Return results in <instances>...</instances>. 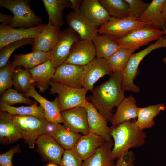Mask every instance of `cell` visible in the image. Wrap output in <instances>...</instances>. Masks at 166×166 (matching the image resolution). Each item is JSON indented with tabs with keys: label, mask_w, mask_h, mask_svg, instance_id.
I'll return each instance as SVG.
<instances>
[{
	"label": "cell",
	"mask_w": 166,
	"mask_h": 166,
	"mask_svg": "<svg viewBox=\"0 0 166 166\" xmlns=\"http://www.w3.org/2000/svg\"><path fill=\"white\" fill-rule=\"evenodd\" d=\"M122 81V71H114L108 80L92 92L91 102L108 121L110 122L113 115V109L125 98Z\"/></svg>",
	"instance_id": "cell-1"
},
{
	"label": "cell",
	"mask_w": 166,
	"mask_h": 166,
	"mask_svg": "<svg viewBox=\"0 0 166 166\" xmlns=\"http://www.w3.org/2000/svg\"><path fill=\"white\" fill-rule=\"evenodd\" d=\"M110 134L113 139L111 158L114 161L123 156L130 149L143 146L147 137L146 133L137 126L135 121H130L111 127Z\"/></svg>",
	"instance_id": "cell-2"
},
{
	"label": "cell",
	"mask_w": 166,
	"mask_h": 166,
	"mask_svg": "<svg viewBox=\"0 0 166 166\" xmlns=\"http://www.w3.org/2000/svg\"><path fill=\"white\" fill-rule=\"evenodd\" d=\"M13 121L29 147L33 149L39 137L50 132L52 124L45 118L33 116L13 115Z\"/></svg>",
	"instance_id": "cell-3"
},
{
	"label": "cell",
	"mask_w": 166,
	"mask_h": 166,
	"mask_svg": "<svg viewBox=\"0 0 166 166\" xmlns=\"http://www.w3.org/2000/svg\"><path fill=\"white\" fill-rule=\"evenodd\" d=\"M161 48H166V39L163 36L155 43L131 56L126 66L122 71V86L124 92L128 91L136 93L140 92V87L134 83V80L139 73V65L143 58L152 51Z\"/></svg>",
	"instance_id": "cell-4"
},
{
	"label": "cell",
	"mask_w": 166,
	"mask_h": 166,
	"mask_svg": "<svg viewBox=\"0 0 166 166\" xmlns=\"http://www.w3.org/2000/svg\"><path fill=\"white\" fill-rule=\"evenodd\" d=\"M0 6L9 10L13 15L10 26L29 28L41 25L42 18L36 15L28 0H0Z\"/></svg>",
	"instance_id": "cell-5"
},
{
	"label": "cell",
	"mask_w": 166,
	"mask_h": 166,
	"mask_svg": "<svg viewBox=\"0 0 166 166\" xmlns=\"http://www.w3.org/2000/svg\"><path fill=\"white\" fill-rule=\"evenodd\" d=\"M50 86V93L58 95L57 97L61 112L77 107H84L88 101L86 98L88 90L83 87H72L52 80Z\"/></svg>",
	"instance_id": "cell-6"
},
{
	"label": "cell",
	"mask_w": 166,
	"mask_h": 166,
	"mask_svg": "<svg viewBox=\"0 0 166 166\" xmlns=\"http://www.w3.org/2000/svg\"><path fill=\"white\" fill-rule=\"evenodd\" d=\"M164 35V30L145 25L124 37L114 41L121 48L135 51L152 41L158 40Z\"/></svg>",
	"instance_id": "cell-7"
},
{
	"label": "cell",
	"mask_w": 166,
	"mask_h": 166,
	"mask_svg": "<svg viewBox=\"0 0 166 166\" xmlns=\"http://www.w3.org/2000/svg\"><path fill=\"white\" fill-rule=\"evenodd\" d=\"M145 25L143 22L129 16L123 19L112 17L110 20L100 26L98 33L107 35L115 40L124 37Z\"/></svg>",
	"instance_id": "cell-8"
},
{
	"label": "cell",
	"mask_w": 166,
	"mask_h": 166,
	"mask_svg": "<svg viewBox=\"0 0 166 166\" xmlns=\"http://www.w3.org/2000/svg\"><path fill=\"white\" fill-rule=\"evenodd\" d=\"M79 38L78 34L69 28L61 31L58 40L50 51V60L56 68L66 61L74 44Z\"/></svg>",
	"instance_id": "cell-9"
},
{
	"label": "cell",
	"mask_w": 166,
	"mask_h": 166,
	"mask_svg": "<svg viewBox=\"0 0 166 166\" xmlns=\"http://www.w3.org/2000/svg\"><path fill=\"white\" fill-rule=\"evenodd\" d=\"M113 72L105 60L96 57L83 66V87L92 92L94 84L100 78L106 75L111 76Z\"/></svg>",
	"instance_id": "cell-10"
},
{
	"label": "cell",
	"mask_w": 166,
	"mask_h": 166,
	"mask_svg": "<svg viewBox=\"0 0 166 166\" xmlns=\"http://www.w3.org/2000/svg\"><path fill=\"white\" fill-rule=\"evenodd\" d=\"M46 24L36 26L15 28L10 26L0 25V49L13 42L30 38H35Z\"/></svg>",
	"instance_id": "cell-11"
},
{
	"label": "cell",
	"mask_w": 166,
	"mask_h": 166,
	"mask_svg": "<svg viewBox=\"0 0 166 166\" xmlns=\"http://www.w3.org/2000/svg\"><path fill=\"white\" fill-rule=\"evenodd\" d=\"M69 28L76 32L83 40H93L98 34V29L80 10L71 12L65 16Z\"/></svg>",
	"instance_id": "cell-12"
},
{
	"label": "cell",
	"mask_w": 166,
	"mask_h": 166,
	"mask_svg": "<svg viewBox=\"0 0 166 166\" xmlns=\"http://www.w3.org/2000/svg\"><path fill=\"white\" fill-rule=\"evenodd\" d=\"M63 125L72 132L86 135L89 132L87 115L85 107H80L61 112Z\"/></svg>",
	"instance_id": "cell-13"
},
{
	"label": "cell",
	"mask_w": 166,
	"mask_h": 166,
	"mask_svg": "<svg viewBox=\"0 0 166 166\" xmlns=\"http://www.w3.org/2000/svg\"><path fill=\"white\" fill-rule=\"evenodd\" d=\"M96 56V51L92 40L80 38L74 44L70 54L65 63L83 66Z\"/></svg>",
	"instance_id": "cell-14"
},
{
	"label": "cell",
	"mask_w": 166,
	"mask_h": 166,
	"mask_svg": "<svg viewBox=\"0 0 166 166\" xmlns=\"http://www.w3.org/2000/svg\"><path fill=\"white\" fill-rule=\"evenodd\" d=\"M83 66L64 63L56 69L52 80L69 86L83 87Z\"/></svg>",
	"instance_id": "cell-15"
},
{
	"label": "cell",
	"mask_w": 166,
	"mask_h": 166,
	"mask_svg": "<svg viewBox=\"0 0 166 166\" xmlns=\"http://www.w3.org/2000/svg\"><path fill=\"white\" fill-rule=\"evenodd\" d=\"M84 107L87 113L89 132L101 137L106 141L112 139L110 127L108 126L106 119L91 102L87 101Z\"/></svg>",
	"instance_id": "cell-16"
},
{
	"label": "cell",
	"mask_w": 166,
	"mask_h": 166,
	"mask_svg": "<svg viewBox=\"0 0 166 166\" xmlns=\"http://www.w3.org/2000/svg\"><path fill=\"white\" fill-rule=\"evenodd\" d=\"M35 144L44 160L60 165L65 150L49 134H43L38 137Z\"/></svg>",
	"instance_id": "cell-17"
},
{
	"label": "cell",
	"mask_w": 166,
	"mask_h": 166,
	"mask_svg": "<svg viewBox=\"0 0 166 166\" xmlns=\"http://www.w3.org/2000/svg\"><path fill=\"white\" fill-rule=\"evenodd\" d=\"M24 95L33 97L40 104L44 111L45 118L48 121L51 123H63L57 97L53 101H49L37 92L35 89V84H33Z\"/></svg>",
	"instance_id": "cell-18"
},
{
	"label": "cell",
	"mask_w": 166,
	"mask_h": 166,
	"mask_svg": "<svg viewBox=\"0 0 166 166\" xmlns=\"http://www.w3.org/2000/svg\"><path fill=\"white\" fill-rule=\"evenodd\" d=\"M80 10L96 27L100 26L112 18L98 0H83Z\"/></svg>",
	"instance_id": "cell-19"
},
{
	"label": "cell",
	"mask_w": 166,
	"mask_h": 166,
	"mask_svg": "<svg viewBox=\"0 0 166 166\" xmlns=\"http://www.w3.org/2000/svg\"><path fill=\"white\" fill-rule=\"evenodd\" d=\"M60 28L48 23L34 38L31 45L33 52H50L56 44L61 32Z\"/></svg>",
	"instance_id": "cell-20"
},
{
	"label": "cell",
	"mask_w": 166,
	"mask_h": 166,
	"mask_svg": "<svg viewBox=\"0 0 166 166\" xmlns=\"http://www.w3.org/2000/svg\"><path fill=\"white\" fill-rule=\"evenodd\" d=\"M105 141L101 137L89 132L81 136L73 149L83 161L93 155Z\"/></svg>",
	"instance_id": "cell-21"
},
{
	"label": "cell",
	"mask_w": 166,
	"mask_h": 166,
	"mask_svg": "<svg viewBox=\"0 0 166 166\" xmlns=\"http://www.w3.org/2000/svg\"><path fill=\"white\" fill-rule=\"evenodd\" d=\"M56 69L50 59L28 69L31 75L33 84L37 85L40 92L44 93L48 88Z\"/></svg>",
	"instance_id": "cell-22"
},
{
	"label": "cell",
	"mask_w": 166,
	"mask_h": 166,
	"mask_svg": "<svg viewBox=\"0 0 166 166\" xmlns=\"http://www.w3.org/2000/svg\"><path fill=\"white\" fill-rule=\"evenodd\" d=\"M117 107L116 112L110 121L112 127L137 117L139 107L133 96L130 95L125 97Z\"/></svg>",
	"instance_id": "cell-23"
},
{
	"label": "cell",
	"mask_w": 166,
	"mask_h": 166,
	"mask_svg": "<svg viewBox=\"0 0 166 166\" xmlns=\"http://www.w3.org/2000/svg\"><path fill=\"white\" fill-rule=\"evenodd\" d=\"M165 0H153L144 13L137 19L146 25L163 30L166 29V22L162 13V7Z\"/></svg>",
	"instance_id": "cell-24"
},
{
	"label": "cell",
	"mask_w": 166,
	"mask_h": 166,
	"mask_svg": "<svg viewBox=\"0 0 166 166\" xmlns=\"http://www.w3.org/2000/svg\"><path fill=\"white\" fill-rule=\"evenodd\" d=\"M13 115L6 112H0V142L9 144L23 138L14 123Z\"/></svg>",
	"instance_id": "cell-25"
},
{
	"label": "cell",
	"mask_w": 166,
	"mask_h": 166,
	"mask_svg": "<svg viewBox=\"0 0 166 166\" xmlns=\"http://www.w3.org/2000/svg\"><path fill=\"white\" fill-rule=\"evenodd\" d=\"M42 2L48 16V23L60 28L64 24L63 11L71 7L70 0H42Z\"/></svg>",
	"instance_id": "cell-26"
},
{
	"label": "cell",
	"mask_w": 166,
	"mask_h": 166,
	"mask_svg": "<svg viewBox=\"0 0 166 166\" xmlns=\"http://www.w3.org/2000/svg\"><path fill=\"white\" fill-rule=\"evenodd\" d=\"M112 139L106 141L92 156L83 161L82 166H115L111 158Z\"/></svg>",
	"instance_id": "cell-27"
},
{
	"label": "cell",
	"mask_w": 166,
	"mask_h": 166,
	"mask_svg": "<svg viewBox=\"0 0 166 166\" xmlns=\"http://www.w3.org/2000/svg\"><path fill=\"white\" fill-rule=\"evenodd\" d=\"M52 124V129L49 135L65 150L73 149L81 135L72 132L60 123Z\"/></svg>",
	"instance_id": "cell-28"
},
{
	"label": "cell",
	"mask_w": 166,
	"mask_h": 166,
	"mask_svg": "<svg viewBox=\"0 0 166 166\" xmlns=\"http://www.w3.org/2000/svg\"><path fill=\"white\" fill-rule=\"evenodd\" d=\"M13 63L24 69H32L50 59V52H32L26 54L14 55Z\"/></svg>",
	"instance_id": "cell-29"
},
{
	"label": "cell",
	"mask_w": 166,
	"mask_h": 166,
	"mask_svg": "<svg viewBox=\"0 0 166 166\" xmlns=\"http://www.w3.org/2000/svg\"><path fill=\"white\" fill-rule=\"evenodd\" d=\"M166 107L164 103L138 108L137 120L135 121L137 126L141 130L152 128L155 125L154 118Z\"/></svg>",
	"instance_id": "cell-30"
},
{
	"label": "cell",
	"mask_w": 166,
	"mask_h": 166,
	"mask_svg": "<svg viewBox=\"0 0 166 166\" xmlns=\"http://www.w3.org/2000/svg\"><path fill=\"white\" fill-rule=\"evenodd\" d=\"M96 57L106 60L121 47L112 39L104 34L97 35L92 40Z\"/></svg>",
	"instance_id": "cell-31"
},
{
	"label": "cell",
	"mask_w": 166,
	"mask_h": 166,
	"mask_svg": "<svg viewBox=\"0 0 166 166\" xmlns=\"http://www.w3.org/2000/svg\"><path fill=\"white\" fill-rule=\"evenodd\" d=\"M0 111L6 112L13 115L33 116L45 118L43 109L40 105L38 106L36 102L29 106L15 107L8 105L0 101Z\"/></svg>",
	"instance_id": "cell-32"
},
{
	"label": "cell",
	"mask_w": 166,
	"mask_h": 166,
	"mask_svg": "<svg viewBox=\"0 0 166 166\" xmlns=\"http://www.w3.org/2000/svg\"><path fill=\"white\" fill-rule=\"evenodd\" d=\"M12 75L13 85L20 93L24 95L30 89L33 83L28 70L17 66Z\"/></svg>",
	"instance_id": "cell-33"
},
{
	"label": "cell",
	"mask_w": 166,
	"mask_h": 166,
	"mask_svg": "<svg viewBox=\"0 0 166 166\" xmlns=\"http://www.w3.org/2000/svg\"><path fill=\"white\" fill-rule=\"evenodd\" d=\"M111 17L123 19L128 16L129 5L126 0H100Z\"/></svg>",
	"instance_id": "cell-34"
},
{
	"label": "cell",
	"mask_w": 166,
	"mask_h": 166,
	"mask_svg": "<svg viewBox=\"0 0 166 166\" xmlns=\"http://www.w3.org/2000/svg\"><path fill=\"white\" fill-rule=\"evenodd\" d=\"M135 51L120 48L106 60L113 72L122 71Z\"/></svg>",
	"instance_id": "cell-35"
},
{
	"label": "cell",
	"mask_w": 166,
	"mask_h": 166,
	"mask_svg": "<svg viewBox=\"0 0 166 166\" xmlns=\"http://www.w3.org/2000/svg\"><path fill=\"white\" fill-rule=\"evenodd\" d=\"M34 39L30 38L20 40L10 43L0 49V69L7 64L11 54L16 49L25 45H32Z\"/></svg>",
	"instance_id": "cell-36"
},
{
	"label": "cell",
	"mask_w": 166,
	"mask_h": 166,
	"mask_svg": "<svg viewBox=\"0 0 166 166\" xmlns=\"http://www.w3.org/2000/svg\"><path fill=\"white\" fill-rule=\"evenodd\" d=\"M0 101L12 106L18 103L31 105L34 103L33 101L24 97L23 94L11 87L7 89L2 94Z\"/></svg>",
	"instance_id": "cell-37"
},
{
	"label": "cell",
	"mask_w": 166,
	"mask_h": 166,
	"mask_svg": "<svg viewBox=\"0 0 166 166\" xmlns=\"http://www.w3.org/2000/svg\"><path fill=\"white\" fill-rule=\"evenodd\" d=\"M16 66L9 61L0 70V93L2 94L13 85L12 75Z\"/></svg>",
	"instance_id": "cell-38"
},
{
	"label": "cell",
	"mask_w": 166,
	"mask_h": 166,
	"mask_svg": "<svg viewBox=\"0 0 166 166\" xmlns=\"http://www.w3.org/2000/svg\"><path fill=\"white\" fill-rule=\"evenodd\" d=\"M129 5L128 16L137 19L145 11L149 3L141 0H126Z\"/></svg>",
	"instance_id": "cell-39"
},
{
	"label": "cell",
	"mask_w": 166,
	"mask_h": 166,
	"mask_svg": "<svg viewBox=\"0 0 166 166\" xmlns=\"http://www.w3.org/2000/svg\"><path fill=\"white\" fill-rule=\"evenodd\" d=\"M83 160L73 149L66 150L61 159L60 166H82Z\"/></svg>",
	"instance_id": "cell-40"
},
{
	"label": "cell",
	"mask_w": 166,
	"mask_h": 166,
	"mask_svg": "<svg viewBox=\"0 0 166 166\" xmlns=\"http://www.w3.org/2000/svg\"><path fill=\"white\" fill-rule=\"evenodd\" d=\"M19 144L14 146L7 152L0 155L1 166H13L12 158L16 153L21 152Z\"/></svg>",
	"instance_id": "cell-41"
},
{
	"label": "cell",
	"mask_w": 166,
	"mask_h": 166,
	"mask_svg": "<svg viewBox=\"0 0 166 166\" xmlns=\"http://www.w3.org/2000/svg\"><path fill=\"white\" fill-rule=\"evenodd\" d=\"M135 156L134 152L129 151L117 159L115 166H134Z\"/></svg>",
	"instance_id": "cell-42"
},
{
	"label": "cell",
	"mask_w": 166,
	"mask_h": 166,
	"mask_svg": "<svg viewBox=\"0 0 166 166\" xmlns=\"http://www.w3.org/2000/svg\"><path fill=\"white\" fill-rule=\"evenodd\" d=\"M13 18V16L0 13V22L2 25L10 26L12 23Z\"/></svg>",
	"instance_id": "cell-43"
},
{
	"label": "cell",
	"mask_w": 166,
	"mask_h": 166,
	"mask_svg": "<svg viewBox=\"0 0 166 166\" xmlns=\"http://www.w3.org/2000/svg\"><path fill=\"white\" fill-rule=\"evenodd\" d=\"M71 6V8L74 11L80 10V8L82 3V0H70Z\"/></svg>",
	"instance_id": "cell-44"
},
{
	"label": "cell",
	"mask_w": 166,
	"mask_h": 166,
	"mask_svg": "<svg viewBox=\"0 0 166 166\" xmlns=\"http://www.w3.org/2000/svg\"><path fill=\"white\" fill-rule=\"evenodd\" d=\"M162 13L163 17L166 22V0H165L163 4Z\"/></svg>",
	"instance_id": "cell-45"
},
{
	"label": "cell",
	"mask_w": 166,
	"mask_h": 166,
	"mask_svg": "<svg viewBox=\"0 0 166 166\" xmlns=\"http://www.w3.org/2000/svg\"><path fill=\"white\" fill-rule=\"evenodd\" d=\"M164 30L165 33V36L164 37L166 39V29H164ZM162 60L164 63L166 65V57L163 58L162 59Z\"/></svg>",
	"instance_id": "cell-46"
},
{
	"label": "cell",
	"mask_w": 166,
	"mask_h": 166,
	"mask_svg": "<svg viewBox=\"0 0 166 166\" xmlns=\"http://www.w3.org/2000/svg\"><path fill=\"white\" fill-rule=\"evenodd\" d=\"M57 165L54 163L49 162L46 166H57Z\"/></svg>",
	"instance_id": "cell-47"
}]
</instances>
